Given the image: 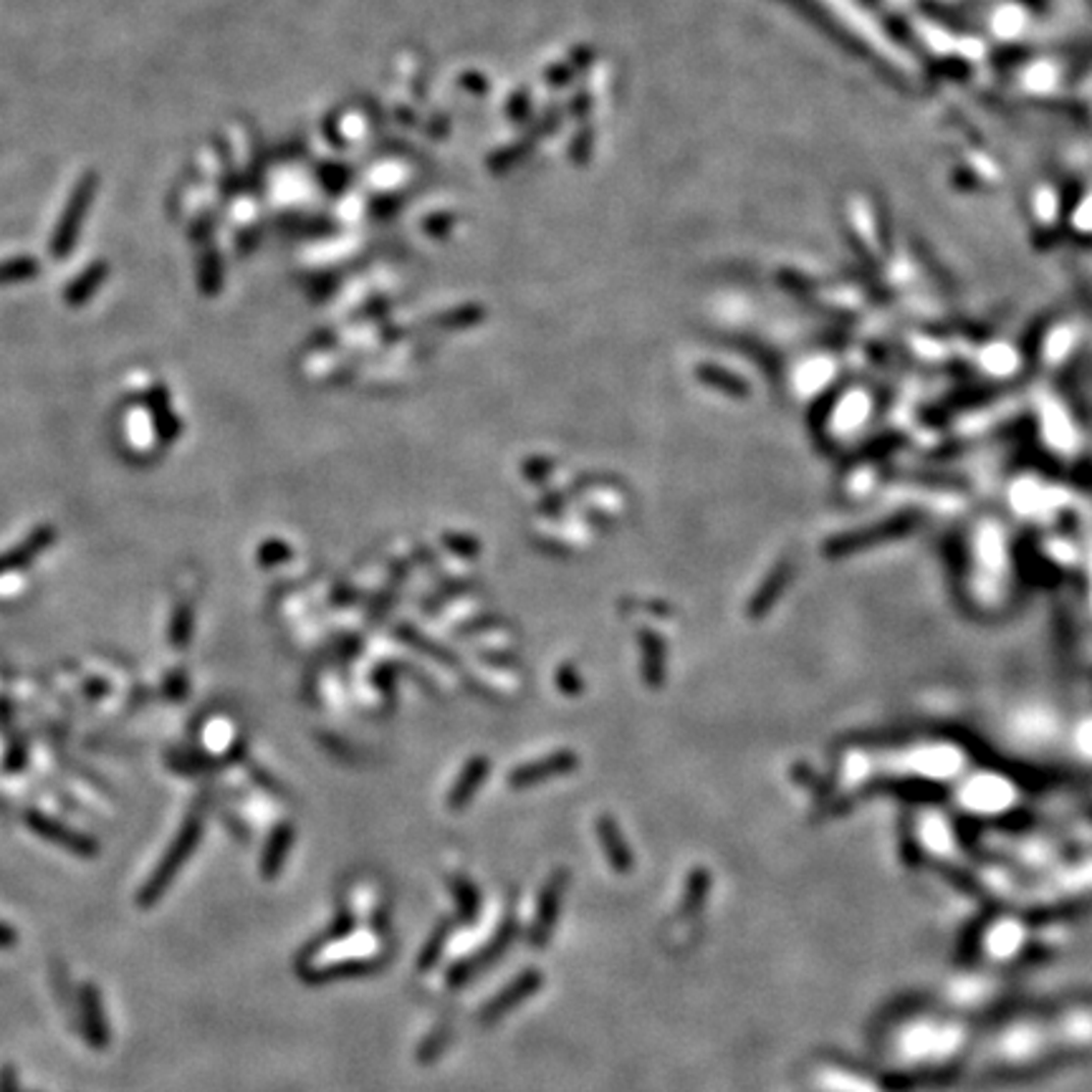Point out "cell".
<instances>
[{"label":"cell","instance_id":"6da1fadb","mask_svg":"<svg viewBox=\"0 0 1092 1092\" xmlns=\"http://www.w3.org/2000/svg\"><path fill=\"white\" fill-rule=\"evenodd\" d=\"M201 837H203V817L190 815L187 817V822L180 827V832H177V837L172 839L170 848H167L165 858L157 863L155 873L150 875V880H147V883L140 887V892H137V906L152 908L162 895H165L167 887L172 885V880H175L177 873L182 870V865L193 858V853H196Z\"/></svg>","mask_w":1092,"mask_h":1092},{"label":"cell","instance_id":"7a4b0ae2","mask_svg":"<svg viewBox=\"0 0 1092 1092\" xmlns=\"http://www.w3.org/2000/svg\"><path fill=\"white\" fill-rule=\"evenodd\" d=\"M25 822H29V827L34 829L39 837L49 839L51 844H59V848H64L66 853L76 855V858L92 860L99 855L97 839L89 837V834H84V832H76V829H71L68 824L59 822V819L41 815V812H29V815H25Z\"/></svg>","mask_w":1092,"mask_h":1092},{"label":"cell","instance_id":"3957f363","mask_svg":"<svg viewBox=\"0 0 1092 1092\" xmlns=\"http://www.w3.org/2000/svg\"><path fill=\"white\" fill-rule=\"evenodd\" d=\"M640 668H643V680L650 691H660L668 678V648L665 640L655 630H640Z\"/></svg>","mask_w":1092,"mask_h":1092},{"label":"cell","instance_id":"277c9868","mask_svg":"<svg viewBox=\"0 0 1092 1092\" xmlns=\"http://www.w3.org/2000/svg\"><path fill=\"white\" fill-rule=\"evenodd\" d=\"M78 1015H81L84 1037L94 1049H104L109 1044V1024L104 1015L102 994L94 984H84L78 991Z\"/></svg>","mask_w":1092,"mask_h":1092},{"label":"cell","instance_id":"5b68a950","mask_svg":"<svg viewBox=\"0 0 1092 1092\" xmlns=\"http://www.w3.org/2000/svg\"><path fill=\"white\" fill-rule=\"evenodd\" d=\"M54 529L51 527H41L36 529L34 534H31L29 539H25L23 544L15 546V549L5 551V554H0V577L10 575V571H18L23 569V566H29L31 561L36 559L39 554H44L46 549H49L51 544H54Z\"/></svg>","mask_w":1092,"mask_h":1092},{"label":"cell","instance_id":"8992f818","mask_svg":"<svg viewBox=\"0 0 1092 1092\" xmlns=\"http://www.w3.org/2000/svg\"><path fill=\"white\" fill-rule=\"evenodd\" d=\"M575 766H577V756L571 754V751H556V754L534 761V764L518 766V769L511 774V784L513 786L537 784V781L549 779V776L571 771Z\"/></svg>","mask_w":1092,"mask_h":1092},{"label":"cell","instance_id":"52a82bcc","mask_svg":"<svg viewBox=\"0 0 1092 1092\" xmlns=\"http://www.w3.org/2000/svg\"><path fill=\"white\" fill-rule=\"evenodd\" d=\"M147 402H150L152 423H155V430H157V435H160V440L162 443H172V440L180 435V423H177V418L172 415L170 397H167L165 387H155V390L147 395Z\"/></svg>","mask_w":1092,"mask_h":1092},{"label":"cell","instance_id":"ba28073f","mask_svg":"<svg viewBox=\"0 0 1092 1092\" xmlns=\"http://www.w3.org/2000/svg\"><path fill=\"white\" fill-rule=\"evenodd\" d=\"M696 377L703 382V385L711 387V390H716V392H723V395H731V397L749 395V385L742 380V377H736L733 372L721 370V367H716V365H698Z\"/></svg>","mask_w":1092,"mask_h":1092},{"label":"cell","instance_id":"9c48e42d","mask_svg":"<svg viewBox=\"0 0 1092 1092\" xmlns=\"http://www.w3.org/2000/svg\"><path fill=\"white\" fill-rule=\"evenodd\" d=\"M395 635L402 640V643L413 645L415 650H420V653L430 655L433 660H438V663H445V665H458V658H455L453 653H450L448 648H443V645H438L435 640L425 638L423 633H420L415 624L410 622H402L395 627Z\"/></svg>","mask_w":1092,"mask_h":1092},{"label":"cell","instance_id":"30bf717a","mask_svg":"<svg viewBox=\"0 0 1092 1092\" xmlns=\"http://www.w3.org/2000/svg\"><path fill=\"white\" fill-rule=\"evenodd\" d=\"M291 837H293L291 824H281V827H276V832L271 834L269 844H266L264 860H261V875H264V878H276L283 860H286Z\"/></svg>","mask_w":1092,"mask_h":1092},{"label":"cell","instance_id":"8fae6325","mask_svg":"<svg viewBox=\"0 0 1092 1092\" xmlns=\"http://www.w3.org/2000/svg\"><path fill=\"white\" fill-rule=\"evenodd\" d=\"M784 575H786L784 569H776L774 575H771L769 580L764 582V587H761V590L756 592V597H754V600H751V605H749V610H747V612L751 614V617H761V614H764L766 610H769L771 602H774V600H776V595H779L781 582H784Z\"/></svg>","mask_w":1092,"mask_h":1092},{"label":"cell","instance_id":"7c38bea8","mask_svg":"<svg viewBox=\"0 0 1092 1092\" xmlns=\"http://www.w3.org/2000/svg\"><path fill=\"white\" fill-rule=\"evenodd\" d=\"M486 774H488V761L486 759H474V761H471V764L466 766L463 776L458 779V784H455L453 805H458V802L469 800V797L474 795L478 781H481Z\"/></svg>","mask_w":1092,"mask_h":1092},{"label":"cell","instance_id":"4fadbf2b","mask_svg":"<svg viewBox=\"0 0 1092 1092\" xmlns=\"http://www.w3.org/2000/svg\"><path fill=\"white\" fill-rule=\"evenodd\" d=\"M193 638V610L190 605H177L175 617L170 622V643L175 650H182Z\"/></svg>","mask_w":1092,"mask_h":1092},{"label":"cell","instance_id":"5bb4252c","mask_svg":"<svg viewBox=\"0 0 1092 1092\" xmlns=\"http://www.w3.org/2000/svg\"><path fill=\"white\" fill-rule=\"evenodd\" d=\"M554 680H556V688H559L561 696L577 698V696H582V693H585V680H582L580 670H577L571 663H561L559 668H556Z\"/></svg>","mask_w":1092,"mask_h":1092},{"label":"cell","instance_id":"9a60e30c","mask_svg":"<svg viewBox=\"0 0 1092 1092\" xmlns=\"http://www.w3.org/2000/svg\"><path fill=\"white\" fill-rule=\"evenodd\" d=\"M443 544H445V549L463 556V559H476V556L481 554V542L474 537H469V534L448 532V534H443Z\"/></svg>","mask_w":1092,"mask_h":1092},{"label":"cell","instance_id":"2e32d148","mask_svg":"<svg viewBox=\"0 0 1092 1092\" xmlns=\"http://www.w3.org/2000/svg\"><path fill=\"white\" fill-rule=\"evenodd\" d=\"M554 460L551 458H542V455H537V458H529L524 460L522 466V476L527 478V481L532 483H544L546 478H549L551 474H554Z\"/></svg>","mask_w":1092,"mask_h":1092},{"label":"cell","instance_id":"e0dca14e","mask_svg":"<svg viewBox=\"0 0 1092 1092\" xmlns=\"http://www.w3.org/2000/svg\"><path fill=\"white\" fill-rule=\"evenodd\" d=\"M291 559V549H288L286 542H266L261 544L259 549V561L266 566H276L281 564V561Z\"/></svg>","mask_w":1092,"mask_h":1092},{"label":"cell","instance_id":"ac0fdd59","mask_svg":"<svg viewBox=\"0 0 1092 1092\" xmlns=\"http://www.w3.org/2000/svg\"><path fill=\"white\" fill-rule=\"evenodd\" d=\"M97 283H99V269L89 271V276L84 278V281H81V278H78L76 286H73L71 291H68V302H71V304L84 302V298H87L89 293H92L94 288H97Z\"/></svg>","mask_w":1092,"mask_h":1092},{"label":"cell","instance_id":"d6986e66","mask_svg":"<svg viewBox=\"0 0 1092 1092\" xmlns=\"http://www.w3.org/2000/svg\"><path fill=\"white\" fill-rule=\"evenodd\" d=\"M503 624V617H498V614H486V617H478L474 619V622L463 624V627L458 630V635H476V633H486V630H496Z\"/></svg>","mask_w":1092,"mask_h":1092},{"label":"cell","instance_id":"ffe728a7","mask_svg":"<svg viewBox=\"0 0 1092 1092\" xmlns=\"http://www.w3.org/2000/svg\"><path fill=\"white\" fill-rule=\"evenodd\" d=\"M375 683L382 693L392 696V693H395V668H392V665H380L375 673Z\"/></svg>","mask_w":1092,"mask_h":1092},{"label":"cell","instance_id":"44dd1931","mask_svg":"<svg viewBox=\"0 0 1092 1092\" xmlns=\"http://www.w3.org/2000/svg\"><path fill=\"white\" fill-rule=\"evenodd\" d=\"M34 273V264L31 261H15V264L0 269V281H10V278H23Z\"/></svg>","mask_w":1092,"mask_h":1092},{"label":"cell","instance_id":"7402d4cb","mask_svg":"<svg viewBox=\"0 0 1092 1092\" xmlns=\"http://www.w3.org/2000/svg\"><path fill=\"white\" fill-rule=\"evenodd\" d=\"M0 1092H20L18 1073H15L13 1064H3V1068H0Z\"/></svg>","mask_w":1092,"mask_h":1092},{"label":"cell","instance_id":"603a6c76","mask_svg":"<svg viewBox=\"0 0 1092 1092\" xmlns=\"http://www.w3.org/2000/svg\"><path fill=\"white\" fill-rule=\"evenodd\" d=\"M15 943H18V931L0 921V948H13Z\"/></svg>","mask_w":1092,"mask_h":1092},{"label":"cell","instance_id":"cb8c5ba5","mask_svg":"<svg viewBox=\"0 0 1092 1092\" xmlns=\"http://www.w3.org/2000/svg\"><path fill=\"white\" fill-rule=\"evenodd\" d=\"M481 658L486 660V663H498V665H508V663L518 665V663H522V660H518V655H513V653H483Z\"/></svg>","mask_w":1092,"mask_h":1092}]
</instances>
